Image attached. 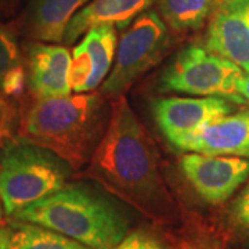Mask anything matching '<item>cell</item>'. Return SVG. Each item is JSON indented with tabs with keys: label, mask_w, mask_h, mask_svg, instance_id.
<instances>
[{
	"label": "cell",
	"mask_w": 249,
	"mask_h": 249,
	"mask_svg": "<svg viewBox=\"0 0 249 249\" xmlns=\"http://www.w3.org/2000/svg\"><path fill=\"white\" fill-rule=\"evenodd\" d=\"M88 173L152 217L170 205L157 145L124 94L111 101L107 127L90 157Z\"/></svg>",
	"instance_id": "cell-1"
},
{
	"label": "cell",
	"mask_w": 249,
	"mask_h": 249,
	"mask_svg": "<svg viewBox=\"0 0 249 249\" xmlns=\"http://www.w3.org/2000/svg\"><path fill=\"white\" fill-rule=\"evenodd\" d=\"M106 98L100 91L39 98L22 118L21 134L58 155L71 169H80L107 127Z\"/></svg>",
	"instance_id": "cell-2"
},
{
	"label": "cell",
	"mask_w": 249,
	"mask_h": 249,
	"mask_svg": "<svg viewBox=\"0 0 249 249\" xmlns=\"http://www.w3.org/2000/svg\"><path fill=\"white\" fill-rule=\"evenodd\" d=\"M13 217L61 232L90 249H115L129 227L115 205L83 184H65Z\"/></svg>",
	"instance_id": "cell-3"
},
{
	"label": "cell",
	"mask_w": 249,
	"mask_h": 249,
	"mask_svg": "<svg viewBox=\"0 0 249 249\" xmlns=\"http://www.w3.org/2000/svg\"><path fill=\"white\" fill-rule=\"evenodd\" d=\"M71 166L58 155L19 136L0 147V199L9 216L67 184Z\"/></svg>",
	"instance_id": "cell-4"
},
{
	"label": "cell",
	"mask_w": 249,
	"mask_h": 249,
	"mask_svg": "<svg viewBox=\"0 0 249 249\" xmlns=\"http://www.w3.org/2000/svg\"><path fill=\"white\" fill-rule=\"evenodd\" d=\"M244 71L237 64L206 47L190 45L181 49L160 78V91L196 97H223L244 104L237 85Z\"/></svg>",
	"instance_id": "cell-5"
},
{
	"label": "cell",
	"mask_w": 249,
	"mask_h": 249,
	"mask_svg": "<svg viewBox=\"0 0 249 249\" xmlns=\"http://www.w3.org/2000/svg\"><path fill=\"white\" fill-rule=\"evenodd\" d=\"M172 45L168 25L158 11L145 10L126 28L116 47L115 64L100 93L107 98L122 96L142 75L157 65Z\"/></svg>",
	"instance_id": "cell-6"
},
{
	"label": "cell",
	"mask_w": 249,
	"mask_h": 249,
	"mask_svg": "<svg viewBox=\"0 0 249 249\" xmlns=\"http://www.w3.org/2000/svg\"><path fill=\"white\" fill-rule=\"evenodd\" d=\"M180 169L188 184L205 202H226L249 178V160L230 155L187 152Z\"/></svg>",
	"instance_id": "cell-7"
},
{
	"label": "cell",
	"mask_w": 249,
	"mask_h": 249,
	"mask_svg": "<svg viewBox=\"0 0 249 249\" xmlns=\"http://www.w3.org/2000/svg\"><path fill=\"white\" fill-rule=\"evenodd\" d=\"M223 97H160L152 100V116L168 142L175 147L183 139L232 111Z\"/></svg>",
	"instance_id": "cell-8"
},
{
	"label": "cell",
	"mask_w": 249,
	"mask_h": 249,
	"mask_svg": "<svg viewBox=\"0 0 249 249\" xmlns=\"http://www.w3.org/2000/svg\"><path fill=\"white\" fill-rule=\"evenodd\" d=\"M205 47L249 71V0H220L209 18Z\"/></svg>",
	"instance_id": "cell-9"
},
{
	"label": "cell",
	"mask_w": 249,
	"mask_h": 249,
	"mask_svg": "<svg viewBox=\"0 0 249 249\" xmlns=\"http://www.w3.org/2000/svg\"><path fill=\"white\" fill-rule=\"evenodd\" d=\"M70 68L71 53L65 46L45 42L25 46L27 86L36 100L70 96Z\"/></svg>",
	"instance_id": "cell-10"
},
{
	"label": "cell",
	"mask_w": 249,
	"mask_h": 249,
	"mask_svg": "<svg viewBox=\"0 0 249 249\" xmlns=\"http://www.w3.org/2000/svg\"><path fill=\"white\" fill-rule=\"evenodd\" d=\"M175 147L186 152L249 158V108L214 119Z\"/></svg>",
	"instance_id": "cell-11"
},
{
	"label": "cell",
	"mask_w": 249,
	"mask_h": 249,
	"mask_svg": "<svg viewBox=\"0 0 249 249\" xmlns=\"http://www.w3.org/2000/svg\"><path fill=\"white\" fill-rule=\"evenodd\" d=\"M154 1L155 0H91L72 17L62 43L73 45L90 28L103 24L126 29L134 18L150 9Z\"/></svg>",
	"instance_id": "cell-12"
},
{
	"label": "cell",
	"mask_w": 249,
	"mask_h": 249,
	"mask_svg": "<svg viewBox=\"0 0 249 249\" xmlns=\"http://www.w3.org/2000/svg\"><path fill=\"white\" fill-rule=\"evenodd\" d=\"M90 0H32L28 13V34L36 42L61 43L67 27Z\"/></svg>",
	"instance_id": "cell-13"
},
{
	"label": "cell",
	"mask_w": 249,
	"mask_h": 249,
	"mask_svg": "<svg viewBox=\"0 0 249 249\" xmlns=\"http://www.w3.org/2000/svg\"><path fill=\"white\" fill-rule=\"evenodd\" d=\"M158 14L172 34L198 31L209 21L220 0H155Z\"/></svg>",
	"instance_id": "cell-14"
},
{
	"label": "cell",
	"mask_w": 249,
	"mask_h": 249,
	"mask_svg": "<svg viewBox=\"0 0 249 249\" xmlns=\"http://www.w3.org/2000/svg\"><path fill=\"white\" fill-rule=\"evenodd\" d=\"M10 229L9 249H90L61 232L34 223L16 220Z\"/></svg>",
	"instance_id": "cell-15"
},
{
	"label": "cell",
	"mask_w": 249,
	"mask_h": 249,
	"mask_svg": "<svg viewBox=\"0 0 249 249\" xmlns=\"http://www.w3.org/2000/svg\"><path fill=\"white\" fill-rule=\"evenodd\" d=\"M27 85V72L21 62L16 36L0 22V94L18 97Z\"/></svg>",
	"instance_id": "cell-16"
},
{
	"label": "cell",
	"mask_w": 249,
	"mask_h": 249,
	"mask_svg": "<svg viewBox=\"0 0 249 249\" xmlns=\"http://www.w3.org/2000/svg\"><path fill=\"white\" fill-rule=\"evenodd\" d=\"M82 42L89 49L94 62V73L89 85V91H93L104 82L111 71L118 47L116 27L111 24H103L90 28L83 36Z\"/></svg>",
	"instance_id": "cell-17"
},
{
	"label": "cell",
	"mask_w": 249,
	"mask_h": 249,
	"mask_svg": "<svg viewBox=\"0 0 249 249\" xmlns=\"http://www.w3.org/2000/svg\"><path fill=\"white\" fill-rule=\"evenodd\" d=\"M94 73V62L90 55L89 49L80 40L79 45L73 47L71 53L70 83L72 91L86 93L89 91L90 80Z\"/></svg>",
	"instance_id": "cell-18"
},
{
	"label": "cell",
	"mask_w": 249,
	"mask_h": 249,
	"mask_svg": "<svg viewBox=\"0 0 249 249\" xmlns=\"http://www.w3.org/2000/svg\"><path fill=\"white\" fill-rule=\"evenodd\" d=\"M115 249H165L163 244L152 234L142 230L126 234Z\"/></svg>",
	"instance_id": "cell-19"
},
{
	"label": "cell",
	"mask_w": 249,
	"mask_h": 249,
	"mask_svg": "<svg viewBox=\"0 0 249 249\" xmlns=\"http://www.w3.org/2000/svg\"><path fill=\"white\" fill-rule=\"evenodd\" d=\"M232 213L235 220L249 231V183L235 199L232 206Z\"/></svg>",
	"instance_id": "cell-20"
},
{
	"label": "cell",
	"mask_w": 249,
	"mask_h": 249,
	"mask_svg": "<svg viewBox=\"0 0 249 249\" xmlns=\"http://www.w3.org/2000/svg\"><path fill=\"white\" fill-rule=\"evenodd\" d=\"M237 93L244 104H249V71L244 72L237 85Z\"/></svg>",
	"instance_id": "cell-21"
},
{
	"label": "cell",
	"mask_w": 249,
	"mask_h": 249,
	"mask_svg": "<svg viewBox=\"0 0 249 249\" xmlns=\"http://www.w3.org/2000/svg\"><path fill=\"white\" fill-rule=\"evenodd\" d=\"M7 124H9V109L4 100L0 97V142L7 134Z\"/></svg>",
	"instance_id": "cell-22"
},
{
	"label": "cell",
	"mask_w": 249,
	"mask_h": 249,
	"mask_svg": "<svg viewBox=\"0 0 249 249\" xmlns=\"http://www.w3.org/2000/svg\"><path fill=\"white\" fill-rule=\"evenodd\" d=\"M180 249H220L217 245L208 241H188L181 245Z\"/></svg>",
	"instance_id": "cell-23"
},
{
	"label": "cell",
	"mask_w": 249,
	"mask_h": 249,
	"mask_svg": "<svg viewBox=\"0 0 249 249\" xmlns=\"http://www.w3.org/2000/svg\"><path fill=\"white\" fill-rule=\"evenodd\" d=\"M10 232H11L10 226L0 229V249H9Z\"/></svg>",
	"instance_id": "cell-24"
},
{
	"label": "cell",
	"mask_w": 249,
	"mask_h": 249,
	"mask_svg": "<svg viewBox=\"0 0 249 249\" xmlns=\"http://www.w3.org/2000/svg\"><path fill=\"white\" fill-rule=\"evenodd\" d=\"M0 222H1V204H0Z\"/></svg>",
	"instance_id": "cell-25"
}]
</instances>
